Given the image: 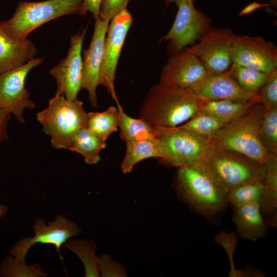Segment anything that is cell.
I'll list each match as a JSON object with an SVG mask.
<instances>
[{"label": "cell", "instance_id": "obj_1", "mask_svg": "<svg viewBox=\"0 0 277 277\" xmlns=\"http://www.w3.org/2000/svg\"><path fill=\"white\" fill-rule=\"evenodd\" d=\"M201 98L187 89L160 83L147 92L140 117L156 132L177 127L191 118L201 108Z\"/></svg>", "mask_w": 277, "mask_h": 277}, {"label": "cell", "instance_id": "obj_2", "mask_svg": "<svg viewBox=\"0 0 277 277\" xmlns=\"http://www.w3.org/2000/svg\"><path fill=\"white\" fill-rule=\"evenodd\" d=\"M264 113L263 106L256 102L208 139L216 147L234 151L265 165L269 153L260 137Z\"/></svg>", "mask_w": 277, "mask_h": 277}, {"label": "cell", "instance_id": "obj_3", "mask_svg": "<svg viewBox=\"0 0 277 277\" xmlns=\"http://www.w3.org/2000/svg\"><path fill=\"white\" fill-rule=\"evenodd\" d=\"M36 118L43 131L50 137L53 148L68 149L76 132L87 127L88 113L77 98L69 101L55 93L47 108L37 113Z\"/></svg>", "mask_w": 277, "mask_h": 277}, {"label": "cell", "instance_id": "obj_4", "mask_svg": "<svg viewBox=\"0 0 277 277\" xmlns=\"http://www.w3.org/2000/svg\"><path fill=\"white\" fill-rule=\"evenodd\" d=\"M199 165L227 192L262 180L265 172V165L212 144Z\"/></svg>", "mask_w": 277, "mask_h": 277}, {"label": "cell", "instance_id": "obj_5", "mask_svg": "<svg viewBox=\"0 0 277 277\" xmlns=\"http://www.w3.org/2000/svg\"><path fill=\"white\" fill-rule=\"evenodd\" d=\"M84 0H45L40 2H20L12 16L0 22V27L10 36L24 39L41 25L59 17L78 14L84 16Z\"/></svg>", "mask_w": 277, "mask_h": 277}, {"label": "cell", "instance_id": "obj_6", "mask_svg": "<svg viewBox=\"0 0 277 277\" xmlns=\"http://www.w3.org/2000/svg\"><path fill=\"white\" fill-rule=\"evenodd\" d=\"M177 168L179 189L193 208L206 215H214L225 208L228 192L200 165Z\"/></svg>", "mask_w": 277, "mask_h": 277}, {"label": "cell", "instance_id": "obj_7", "mask_svg": "<svg viewBox=\"0 0 277 277\" xmlns=\"http://www.w3.org/2000/svg\"><path fill=\"white\" fill-rule=\"evenodd\" d=\"M194 0H165L167 6L175 4L178 10L172 26L160 40L168 42L167 51L173 55L198 41L211 28V19L194 5Z\"/></svg>", "mask_w": 277, "mask_h": 277}, {"label": "cell", "instance_id": "obj_8", "mask_svg": "<svg viewBox=\"0 0 277 277\" xmlns=\"http://www.w3.org/2000/svg\"><path fill=\"white\" fill-rule=\"evenodd\" d=\"M162 162L177 168L199 164L211 145L208 138L178 127L156 132Z\"/></svg>", "mask_w": 277, "mask_h": 277}, {"label": "cell", "instance_id": "obj_9", "mask_svg": "<svg viewBox=\"0 0 277 277\" xmlns=\"http://www.w3.org/2000/svg\"><path fill=\"white\" fill-rule=\"evenodd\" d=\"M235 35L229 28L211 27L197 43L185 48L200 59L211 75L221 74L232 64Z\"/></svg>", "mask_w": 277, "mask_h": 277}, {"label": "cell", "instance_id": "obj_10", "mask_svg": "<svg viewBox=\"0 0 277 277\" xmlns=\"http://www.w3.org/2000/svg\"><path fill=\"white\" fill-rule=\"evenodd\" d=\"M44 59L35 57L21 66L0 73V109L13 114L19 123L25 122V109L32 110L35 107L25 87L26 77Z\"/></svg>", "mask_w": 277, "mask_h": 277}, {"label": "cell", "instance_id": "obj_11", "mask_svg": "<svg viewBox=\"0 0 277 277\" xmlns=\"http://www.w3.org/2000/svg\"><path fill=\"white\" fill-rule=\"evenodd\" d=\"M133 22L127 8L116 14L109 22L104 46L100 85L104 86L116 102L118 100L114 88L115 71L119 57Z\"/></svg>", "mask_w": 277, "mask_h": 277}, {"label": "cell", "instance_id": "obj_12", "mask_svg": "<svg viewBox=\"0 0 277 277\" xmlns=\"http://www.w3.org/2000/svg\"><path fill=\"white\" fill-rule=\"evenodd\" d=\"M33 228L34 232L33 237L22 239L10 250V254L20 261L25 262L28 250L36 243L52 244L59 251L69 239L81 233L77 224L61 214L56 215L53 221H49L48 225L44 219L38 218Z\"/></svg>", "mask_w": 277, "mask_h": 277}, {"label": "cell", "instance_id": "obj_13", "mask_svg": "<svg viewBox=\"0 0 277 277\" xmlns=\"http://www.w3.org/2000/svg\"><path fill=\"white\" fill-rule=\"evenodd\" d=\"M86 29L71 36L70 47L66 57L49 70L57 84V94L63 95L69 101L77 98L81 89L83 58L82 46Z\"/></svg>", "mask_w": 277, "mask_h": 277}, {"label": "cell", "instance_id": "obj_14", "mask_svg": "<svg viewBox=\"0 0 277 277\" xmlns=\"http://www.w3.org/2000/svg\"><path fill=\"white\" fill-rule=\"evenodd\" d=\"M232 64L269 74L277 70V48L260 36L235 35Z\"/></svg>", "mask_w": 277, "mask_h": 277}, {"label": "cell", "instance_id": "obj_15", "mask_svg": "<svg viewBox=\"0 0 277 277\" xmlns=\"http://www.w3.org/2000/svg\"><path fill=\"white\" fill-rule=\"evenodd\" d=\"M210 75L200 59L184 48L169 58L162 68L159 83L188 89Z\"/></svg>", "mask_w": 277, "mask_h": 277}, {"label": "cell", "instance_id": "obj_16", "mask_svg": "<svg viewBox=\"0 0 277 277\" xmlns=\"http://www.w3.org/2000/svg\"><path fill=\"white\" fill-rule=\"evenodd\" d=\"M109 22L100 17L95 19L93 33L88 49L83 51V69L81 89L88 93L91 105L97 107L96 89L100 85L105 39Z\"/></svg>", "mask_w": 277, "mask_h": 277}, {"label": "cell", "instance_id": "obj_17", "mask_svg": "<svg viewBox=\"0 0 277 277\" xmlns=\"http://www.w3.org/2000/svg\"><path fill=\"white\" fill-rule=\"evenodd\" d=\"M187 89L199 98L206 100H256L255 94L243 89L227 71L221 74L211 75L195 86Z\"/></svg>", "mask_w": 277, "mask_h": 277}, {"label": "cell", "instance_id": "obj_18", "mask_svg": "<svg viewBox=\"0 0 277 277\" xmlns=\"http://www.w3.org/2000/svg\"><path fill=\"white\" fill-rule=\"evenodd\" d=\"M37 52L31 40L14 38L0 27V73L25 64L34 58Z\"/></svg>", "mask_w": 277, "mask_h": 277}, {"label": "cell", "instance_id": "obj_19", "mask_svg": "<svg viewBox=\"0 0 277 277\" xmlns=\"http://www.w3.org/2000/svg\"><path fill=\"white\" fill-rule=\"evenodd\" d=\"M234 209L233 221L239 236L255 241L265 235L267 225L259 203H252Z\"/></svg>", "mask_w": 277, "mask_h": 277}, {"label": "cell", "instance_id": "obj_20", "mask_svg": "<svg viewBox=\"0 0 277 277\" xmlns=\"http://www.w3.org/2000/svg\"><path fill=\"white\" fill-rule=\"evenodd\" d=\"M163 154L161 143L156 137L126 142V153L121 164L122 171L127 173L140 162L150 157L159 160Z\"/></svg>", "mask_w": 277, "mask_h": 277}, {"label": "cell", "instance_id": "obj_21", "mask_svg": "<svg viewBox=\"0 0 277 277\" xmlns=\"http://www.w3.org/2000/svg\"><path fill=\"white\" fill-rule=\"evenodd\" d=\"M106 147L105 141L85 127L74 135L68 149L81 154L86 164L93 165L100 161V152Z\"/></svg>", "mask_w": 277, "mask_h": 277}, {"label": "cell", "instance_id": "obj_22", "mask_svg": "<svg viewBox=\"0 0 277 277\" xmlns=\"http://www.w3.org/2000/svg\"><path fill=\"white\" fill-rule=\"evenodd\" d=\"M262 183L263 188L259 202L261 211L262 214L275 217L277 209V155L269 153L265 164Z\"/></svg>", "mask_w": 277, "mask_h": 277}, {"label": "cell", "instance_id": "obj_23", "mask_svg": "<svg viewBox=\"0 0 277 277\" xmlns=\"http://www.w3.org/2000/svg\"><path fill=\"white\" fill-rule=\"evenodd\" d=\"M255 100L238 101L231 100H206L201 98L200 110L227 124L244 113Z\"/></svg>", "mask_w": 277, "mask_h": 277}, {"label": "cell", "instance_id": "obj_24", "mask_svg": "<svg viewBox=\"0 0 277 277\" xmlns=\"http://www.w3.org/2000/svg\"><path fill=\"white\" fill-rule=\"evenodd\" d=\"M119 112L120 136L126 142L153 137L156 132L143 119L133 118L124 111L118 101L116 102Z\"/></svg>", "mask_w": 277, "mask_h": 277}, {"label": "cell", "instance_id": "obj_25", "mask_svg": "<svg viewBox=\"0 0 277 277\" xmlns=\"http://www.w3.org/2000/svg\"><path fill=\"white\" fill-rule=\"evenodd\" d=\"M119 112L114 106L102 112L88 113L87 127L103 140L106 141L113 132L117 131Z\"/></svg>", "mask_w": 277, "mask_h": 277}, {"label": "cell", "instance_id": "obj_26", "mask_svg": "<svg viewBox=\"0 0 277 277\" xmlns=\"http://www.w3.org/2000/svg\"><path fill=\"white\" fill-rule=\"evenodd\" d=\"M65 247L75 253L82 260L85 267V276H100L98 259L95 255L96 246L92 240H70Z\"/></svg>", "mask_w": 277, "mask_h": 277}, {"label": "cell", "instance_id": "obj_27", "mask_svg": "<svg viewBox=\"0 0 277 277\" xmlns=\"http://www.w3.org/2000/svg\"><path fill=\"white\" fill-rule=\"evenodd\" d=\"M230 76L244 90L255 94L266 82L269 74L236 64L227 70Z\"/></svg>", "mask_w": 277, "mask_h": 277}, {"label": "cell", "instance_id": "obj_28", "mask_svg": "<svg viewBox=\"0 0 277 277\" xmlns=\"http://www.w3.org/2000/svg\"><path fill=\"white\" fill-rule=\"evenodd\" d=\"M225 124L211 114L200 110L188 121L177 127L209 138Z\"/></svg>", "mask_w": 277, "mask_h": 277}, {"label": "cell", "instance_id": "obj_29", "mask_svg": "<svg viewBox=\"0 0 277 277\" xmlns=\"http://www.w3.org/2000/svg\"><path fill=\"white\" fill-rule=\"evenodd\" d=\"M263 188L262 180L254 181L242 185L228 192V203L234 208L252 203H259Z\"/></svg>", "mask_w": 277, "mask_h": 277}, {"label": "cell", "instance_id": "obj_30", "mask_svg": "<svg viewBox=\"0 0 277 277\" xmlns=\"http://www.w3.org/2000/svg\"><path fill=\"white\" fill-rule=\"evenodd\" d=\"M46 276L47 274L43 272L42 268L38 264L29 266L14 256H7L0 265V276L2 277Z\"/></svg>", "mask_w": 277, "mask_h": 277}, {"label": "cell", "instance_id": "obj_31", "mask_svg": "<svg viewBox=\"0 0 277 277\" xmlns=\"http://www.w3.org/2000/svg\"><path fill=\"white\" fill-rule=\"evenodd\" d=\"M260 137L269 153L277 155V108L264 111Z\"/></svg>", "mask_w": 277, "mask_h": 277}, {"label": "cell", "instance_id": "obj_32", "mask_svg": "<svg viewBox=\"0 0 277 277\" xmlns=\"http://www.w3.org/2000/svg\"><path fill=\"white\" fill-rule=\"evenodd\" d=\"M255 98L264 111L277 108V70L269 74L265 83L255 93Z\"/></svg>", "mask_w": 277, "mask_h": 277}, {"label": "cell", "instance_id": "obj_33", "mask_svg": "<svg viewBox=\"0 0 277 277\" xmlns=\"http://www.w3.org/2000/svg\"><path fill=\"white\" fill-rule=\"evenodd\" d=\"M98 269L102 276H126V271L121 264L112 260L108 254L98 257Z\"/></svg>", "mask_w": 277, "mask_h": 277}, {"label": "cell", "instance_id": "obj_34", "mask_svg": "<svg viewBox=\"0 0 277 277\" xmlns=\"http://www.w3.org/2000/svg\"><path fill=\"white\" fill-rule=\"evenodd\" d=\"M130 0H103L99 17L110 22L121 10L127 8Z\"/></svg>", "mask_w": 277, "mask_h": 277}, {"label": "cell", "instance_id": "obj_35", "mask_svg": "<svg viewBox=\"0 0 277 277\" xmlns=\"http://www.w3.org/2000/svg\"><path fill=\"white\" fill-rule=\"evenodd\" d=\"M103 0H84L83 11L84 15L90 12L94 19L100 16V9Z\"/></svg>", "mask_w": 277, "mask_h": 277}, {"label": "cell", "instance_id": "obj_36", "mask_svg": "<svg viewBox=\"0 0 277 277\" xmlns=\"http://www.w3.org/2000/svg\"><path fill=\"white\" fill-rule=\"evenodd\" d=\"M11 114L0 109V143L8 139L7 125Z\"/></svg>", "mask_w": 277, "mask_h": 277}, {"label": "cell", "instance_id": "obj_37", "mask_svg": "<svg viewBox=\"0 0 277 277\" xmlns=\"http://www.w3.org/2000/svg\"><path fill=\"white\" fill-rule=\"evenodd\" d=\"M266 3V5L276 8L277 0H260Z\"/></svg>", "mask_w": 277, "mask_h": 277}, {"label": "cell", "instance_id": "obj_38", "mask_svg": "<svg viewBox=\"0 0 277 277\" xmlns=\"http://www.w3.org/2000/svg\"><path fill=\"white\" fill-rule=\"evenodd\" d=\"M8 207L5 205H0V218H2L7 213Z\"/></svg>", "mask_w": 277, "mask_h": 277}]
</instances>
